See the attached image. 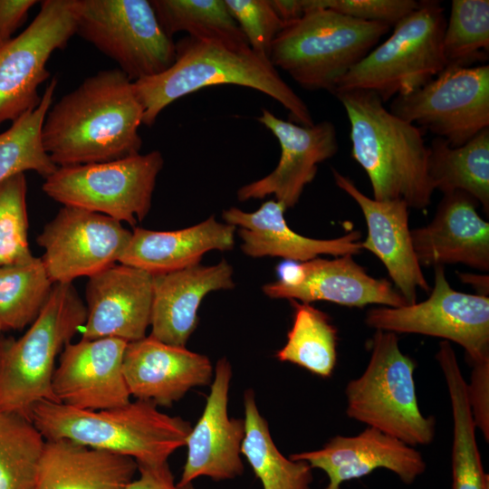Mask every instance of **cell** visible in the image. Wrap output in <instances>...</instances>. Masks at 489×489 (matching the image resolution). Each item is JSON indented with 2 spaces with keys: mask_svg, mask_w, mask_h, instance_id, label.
<instances>
[{
  "mask_svg": "<svg viewBox=\"0 0 489 489\" xmlns=\"http://www.w3.org/2000/svg\"><path fill=\"white\" fill-rule=\"evenodd\" d=\"M143 107L118 69L87 77L47 111L41 140L57 167L111 161L139 153Z\"/></svg>",
  "mask_w": 489,
  "mask_h": 489,
  "instance_id": "cell-1",
  "label": "cell"
},
{
  "mask_svg": "<svg viewBox=\"0 0 489 489\" xmlns=\"http://www.w3.org/2000/svg\"><path fill=\"white\" fill-rule=\"evenodd\" d=\"M175 44V62L167 71L133 82L144 110L142 124L151 127L159 113L175 101L220 84L261 91L281 103L295 123L314 124L306 103L283 81L271 61L258 56L250 47H235L188 35Z\"/></svg>",
  "mask_w": 489,
  "mask_h": 489,
  "instance_id": "cell-2",
  "label": "cell"
},
{
  "mask_svg": "<svg viewBox=\"0 0 489 489\" xmlns=\"http://www.w3.org/2000/svg\"><path fill=\"white\" fill-rule=\"evenodd\" d=\"M350 122L351 157L367 173L373 199L402 200L425 209L434 187L428 176V147L421 128L388 110L370 91L334 93Z\"/></svg>",
  "mask_w": 489,
  "mask_h": 489,
  "instance_id": "cell-3",
  "label": "cell"
},
{
  "mask_svg": "<svg viewBox=\"0 0 489 489\" xmlns=\"http://www.w3.org/2000/svg\"><path fill=\"white\" fill-rule=\"evenodd\" d=\"M28 418L46 441L68 440L92 449L133 458L138 465H159L186 445L191 425L162 413L151 401L83 410L39 401Z\"/></svg>",
  "mask_w": 489,
  "mask_h": 489,
  "instance_id": "cell-4",
  "label": "cell"
},
{
  "mask_svg": "<svg viewBox=\"0 0 489 489\" xmlns=\"http://www.w3.org/2000/svg\"><path fill=\"white\" fill-rule=\"evenodd\" d=\"M86 317V305L72 283H54L24 334L0 338V412L28 418L39 401L59 403L53 390L56 358Z\"/></svg>",
  "mask_w": 489,
  "mask_h": 489,
  "instance_id": "cell-5",
  "label": "cell"
},
{
  "mask_svg": "<svg viewBox=\"0 0 489 489\" xmlns=\"http://www.w3.org/2000/svg\"><path fill=\"white\" fill-rule=\"evenodd\" d=\"M391 26L314 8L284 24L270 61L302 88L333 93L340 79L361 61Z\"/></svg>",
  "mask_w": 489,
  "mask_h": 489,
  "instance_id": "cell-6",
  "label": "cell"
},
{
  "mask_svg": "<svg viewBox=\"0 0 489 489\" xmlns=\"http://www.w3.org/2000/svg\"><path fill=\"white\" fill-rule=\"evenodd\" d=\"M416 362L399 348L398 334L376 330L363 373L345 388L347 416L411 446H427L436 419L419 408Z\"/></svg>",
  "mask_w": 489,
  "mask_h": 489,
  "instance_id": "cell-7",
  "label": "cell"
},
{
  "mask_svg": "<svg viewBox=\"0 0 489 489\" xmlns=\"http://www.w3.org/2000/svg\"><path fill=\"white\" fill-rule=\"evenodd\" d=\"M446 24L439 1H418L417 8L393 26L390 36L340 79L332 94L366 90L385 102L421 88L446 68Z\"/></svg>",
  "mask_w": 489,
  "mask_h": 489,
  "instance_id": "cell-8",
  "label": "cell"
},
{
  "mask_svg": "<svg viewBox=\"0 0 489 489\" xmlns=\"http://www.w3.org/2000/svg\"><path fill=\"white\" fill-rule=\"evenodd\" d=\"M163 165L160 151L152 150L111 161L58 167L44 178L42 189L64 206L99 213L134 226L151 208Z\"/></svg>",
  "mask_w": 489,
  "mask_h": 489,
  "instance_id": "cell-9",
  "label": "cell"
},
{
  "mask_svg": "<svg viewBox=\"0 0 489 489\" xmlns=\"http://www.w3.org/2000/svg\"><path fill=\"white\" fill-rule=\"evenodd\" d=\"M76 34L119 64L130 81L152 77L175 62L176 43L148 0H73Z\"/></svg>",
  "mask_w": 489,
  "mask_h": 489,
  "instance_id": "cell-10",
  "label": "cell"
},
{
  "mask_svg": "<svg viewBox=\"0 0 489 489\" xmlns=\"http://www.w3.org/2000/svg\"><path fill=\"white\" fill-rule=\"evenodd\" d=\"M434 286L427 300L401 307L367 312L365 323L375 330L415 333L453 341L472 364L489 360V297L454 290L444 266L434 267Z\"/></svg>",
  "mask_w": 489,
  "mask_h": 489,
  "instance_id": "cell-11",
  "label": "cell"
},
{
  "mask_svg": "<svg viewBox=\"0 0 489 489\" xmlns=\"http://www.w3.org/2000/svg\"><path fill=\"white\" fill-rule=\"evenodd\" d=\"M389 111L460 147L489 128V65L446 66L412 93L395 97Z\"/></svg>",
  "mask_w": 489,
  "mask_h": 489,
  "instance_id": "cell-12",
  "label": "cell"
},
{
  "mask_svg": "<svg viewBox=\"0 0 489 489\" xmlns=\"http://www.w3.org/2000/svg\"><path fill=\"white\" fill-rule=\"evenodd\" d=\"M75 34L73 0H44L28 27L0 46V125L39 105L38 88L50 76L52 53Z\"/></svg>",
  "mask_w": 489,
  "mask_h": 489,
  "instance_id": "cell-13",
  "label": "cell"
},
{
  "mask_svg": "<svg viewBox=\"0 0 489 489\" xmlns=\"http://www.w3.org/2000/svg\"><path fill=\"white\" fill-rule=\"evenodd\" d=\"M130 238L131 231L105 215L62 206L36 241L51 281L72 283L119 263Z\"/></svg>",
  "mask_w": 489,
  "mask_h": 489,
  "instance_id": "cell-14",
  "label": "cell"
},
{
  "mask_svg": "<svg viewBox=\"0 0 489 489\" xmlns=\"http://www.w3.org/2000/svg\"><path fill=\"white\" fill-rule=\"evenodd\" d=\"M351 254L333 259L316 257L279 267L277 281L264 285L265 295L305 303L324 301L348 307L369 304L387 307L407 305L387 279L369 275Z\"/></svg>",
  "mask_w": 489,
  "mask_h": 489,
  "instance_id": "cell-15",
  "label": "cell"
},
{
  "mask_svg": "<svg viewBox=\"0 0 489 489\" xmlns=\"http://www.w3.org/2000/svg\"><path fill=\"white\" fill-rule=\"evenodd\" d=\"M257 120L277 139L280 159L266 177L241 187L237 198L247 201L273 195L286 209L292 208L304 187L314 179L318 165L337 153L335 126L328 120L302 126L282 120L265 109Z\"/></svg>",
  "mask_w": 489,
  "mask_h": 489,
  "instance_id": "cell-16",
  "label": "cell"
},
{
  "mask_svg": "<svg viewBox=\"0 0 489 489\" xmlns=\"http://www.w3.org/2000/svg\"><path fill=\"white\" fill-rule=\"evenodd\" d=\"M127 344L115 338L81 339L66 344L53 378L58 402L93 411L129 403L122 369Z\"/></svg>",
  "mask_w": 489,
  "mask_h": 489,
  "instance_id": "cell-17",
  "label": "cell"
},
{
  "mask_svg": "<svg viewBox=\"0 0 489 489\" xmlns=\"http://www.w3.org/2000/svg\"><path fill=\"white\" fill-rule=\"evenodd\" d=\"M231 379V365L222 358L216 362L203 413L186 440L187 454L177 482L180 485L190 484L201 476L223 481L244 473L241 445L244 422L230 417L227 411Z\"/></svg>",
  "mask_w": 489,
  "mask_h": 489,
  "instance_id": "cell-18",
  "label": "cell"
},
{
  "mask_svg": "<svg viewBox=\"0 0 489 489\" xmlns=\"http://www.w3.org/2000/svg\"><path fill=\"white\" fill-rule=\"evenodd\" d=\"M152 297L153 275L130 265L117 263L89 277L82 339L115 338L129 343L146 337Z\"/></svg>",
  "mask_w": 489,
  "mask_h": 489,
  "instance_id": "cell-19",
  "label": "cell"
},
{
  "mask_svg": "<svg viewBox=\"0 0 489 489\" xmlns=\"http://www.w3.org/2000/svg\"><path fill=\"white\" fill-rule=\"evenodd\" d=\"M289 457L323 471L329 478L323 489H340L344 482L364 477L379 468L393 472L405 484H412L427 468L416 447L369 427L356 436H335L320 449Z\"/></svg>",
  "mask_w": 489,
  "mask_h": 489,
  "instance_id": "cell-20",
  "label": "cell"
},
{
  "mask_svg": "<svg viewBox=\"0 0 489 489\" xmlns=\"http://www.w3.org/2000/svg\"><path fill=\"white\" fill-rule=\"evenodd\" d=\"M122 369L130 396L163 407H171L192 388L210 384L214 376L206 355L150 335L127 344Z\"/></svg>",
  "mask_w": 489,
  "mask_h": 489,
  "instance_id": "cell-21",
  "label": "cell"
},
{
  "mask_svg": "<svg viewBox=\"0 0 489 489\" xmlns=\"http://www.w3.org/2000/svg\"><path fill=\"white\" fill-rule=\"evenodd\" d=\"M339 188L360 206L367 225L362 250L373 253L386 267L396 290L407 304L417 302V290L430 292L411 238L408 206L402 200L379 201L363 194L347 176L331 169Z\"/></svg>",
  "mask_w": 489,
  "mask_h": 489,
  "instance_id": "cell-22",
  "label": "cell"
},
{
  "mask_svg": "<svg viewBox=\"0 0 489 489\" xmlns=\"http://www.w3.org/2000/svg\"><path fill=\"white\" fill-rule=\"evenodd\" d=\"M470 195L444 194L434 217L426 225L411 229L413 248L422 266L463 264L489 270V223L476 211Z\"/></svg>",
  "mask_w": 489,
  "mask_h": 489,
  "instance_id": "cell-23",
  "label": "cell"
},
{
  "mask_svg": "<svg viewBox=\"0 0 489 489\" xmlns=\"http://www.w3.org/2000/svg\"><path fill=\"white\" fill-rule=\"evenodd\" d=\"M285 210L283 204L271 199L254 212L230 207L223 212L222 217L225 223L238 227L241 249L253 258L273 256L302 263L321 254L354 255L361 252L359 231L332 239L307 237L289 227Z\"/></svg>",
  "mask_w": 489,
  "mask_h": 489,
  "instance_id": "cell-24",
  "label": "cell"
},
{
  "mask_svg": "<svg viewBox=\"0 0 489 489\" xmlns=\"http://www.w3.org/2000/svg\"><path fill=\"white\" fill-rule=\"evenodd\" d=\"M235 286L233 268L222 259L213 265L195 264L153 275L150 336L175 346L186 344L197 325V311L213 291Z\"/></svg>",
  "mask_w": 489,
  "mask_h": 489,
  "instance_id": "cell-25",
  "label": "cell"
},
{
  "mask_svg": "<svg viewBox=\"0 0 489 489\" xmlns=\"http://www.w3.org/2000/svg\"><path fill=\"white\" fill-rule=\"evenodd\" d=\"M236 227L211 216L183 229L155 231L135 227L119 263L152 275L181 270L201 262L210 251H230Z\"/></svg>",
  "mask_w": 489,
  "mask_h": 489,
  "instance_id": "cell-26",
  "label": "cell"
},
{
  "mask_svg": "<svg viewBox=\"0 0 489 489\" xmlns=\"http://www.w3.org/2000/svg\"><path fill=\"white\" fill-rule=\"evenodd\" d=\"M137 471L129 456L68 440L45 441L35 489H126Z\"/></svg>",
  "mask_w": 489,
  "mask_h": 489,
  "instance_id": "cell-27",
  "label": "cell"
},
{
  "mask_svg": "<svg viewBox=\"0 0 489 489\" xmlns=\"http://www.w3.org/2000/svg\"><path fill=\"white\" fill-rule=\"evenodd\" d=\"M436 360L446 380L452 409V489H489V475L484 469L476 441L467 382L448 341L439 342Z\"/></svg>",
  "mask_w": 489,
  "mask_h": 489,
  "instance_id": "cell-28",
  "label": "cell"
},
{
  "mask_svg": "<svg viewBox=\"0 0 489 489\" xmlns=\"http://www.w3.org/2000/svg\"><path fill=\"white\" fill-rule=\"evenodd\" d=\"M427 171L434 189L465 192L488 215L489 128L456 148L436 137L428 147Z\"/></svg>",
  "mask_w": 489,
  "mask_h": 489,
  "instance_id": "cell-29",
  "label": "cell"
},
{
  "mask_svg": "<svg viewBox=\"0 0 489 489\" xmlns=\"http://www.w3.org/2000/svg\"><path fill=\"white\" fill-rule=\"evenodd\" d=\"M244 436L241 454L260 480L263 489H311L312 468L302 460L284 456L275 446L265 418L256 406L253 389L244 394Z\"/></svg>",
  "mask_w": 489,
  "mask_h": 489,
  "instance_id": "cell-30",
  "label": "cell"
},
{
  "mask_svg": "<svg viewBox=\"0 0 489 489\" xmlns=\"http://www.w3.org/2000/svg\"><path fill=\"white\" fill-rule=\"evenodd\" d=\"M290 302L294 310L292 325L276 358L319 377H331L337 363V328L328 314L311 303Z\"/></svg>",
  "mask_w": 489,
  "mask_h": 489,
  "instance_id": "cell-31",
  "label": "cell"
},
{
  "mask_svg": "<svg viewBox=\"0 0 489 489\" xmlns=\"http://www.w3.org/2000/svg\"><path fill=\"white\" fill-rule=\"evenodd\" d=\"M150 3L161 27L171 38L178 32H187L191 37L250 47L225 0H150Z\"/></svg>",
  "mask_w": 489,
  "mask_h": 489,
  "instance_id": "cell-32",
  "label": "cell"
},
{
  "mask_svg": "<svg viewBox=\"0 0 489 489\" xmlns=\"http://www.w3.org/2000/svg\"><path fill=\"white\" fill-rule=\"evenodd\" d=\"M56 86L57 79L53 77L46 86L39 105L0 133V183L25 171H34L46 178L57 169L41 140L42 126L53 104Z\"/></svg>",
  "mask_w": 489,
  "mask_h": 489,
  "instance_id": "cell-33",
  "label": "cell"
},
{
  "mask_svg": "<svg viewBox=\"0 0 489 489\" xmlns=\"http://www.w3.org/2000/svg\"><path fill=\"white\" fill-rule=\"evenodd\" d=\"M41 257L0 266V329L22 330L39 315L53 287Z\"/></svg>",
  "mask_w": 489,
  "mask_h": 489,
  "instance_id": "cell-34",
  "label": "cell"
},
{
  "mask_svg": "<svg viewBox=\"0 0 489 489\" xmlns=\"http://www.w3.org/2000/svg\"><path fill=\"white\" fill-rule=\"evenodd\" d=\"M45 441L28 418L0 412V489H35Z\"/></svg>",
  "mask_w": 489,
  "mask_h": 489,
  "instance_id": "cell-35",
  "label": "cell"
},
{
  "mask_svg": "<svg viewBox=\"0 0 489 489\" xmlns=\"http://www.w3.org/2000/svg\"><path fill=\"white\" fill-rule=\"evenodd\" d=\"M442 50L446 67H469L475 62L488 59V0L452 1Z\"/></svg>",
  "mask_w": 489,
  "mask_h": 489,
  "instance_id": "cell-36",
  "label": "cell"
},
{
  "mask_svg": "<svg viewBox=\"0 0 489 489\" xmlns=\"http://www.w3.org/2000/svg\"><path fill=\"white\" fill-rule=\"evenodd\" d=\"M27 183L24 173L0 183V266L34 257L28 242Z\"/></svg>",
  "mask_w": 489,
  "mask_h": 489,
  "instance_id": "cell-37",
  "label": "cell"
},
{
  "mask_svg": "<svg viewBox=\"0 0 489 489\" xmlns=\"http://www.w3.org/2000/svg\"><path fill=\"white\" fill-rule=\"evenodd\" d=\"M251 50L270 60L273 43L284 26L270 0H225Z\"/></svg>",
  "mask_w": 489,
  "mask_h": 489,
  "instance_id": "cell-38",
  "label": "cell"
},
{
  "mask_svg": "<svg viewBox=\"0 0 489 489\" xmlns=\"http://www.w3.org/2000/svg\"><path fill=\"white\" fill-rule=\"evenodd\" d=\"M415 0H308L309 10L331 9L367 22L384 23L391 27L415 10Z\"/></svg>",
  "mask_w": 489,
  "mask_h": 489,
  "instance_id": "cell-39",
  "label": "cell"
},
{
  "mask_svg": "<svg viewBox=\"0 0 489 489\" xmlns=\"http://www.w3.org/2000/svg\"><path fill=\"white\" fill-rule=\"evenodd\" d=\"M467 383L469 405L476 428L489 441V360L472 364Z\"/></svg>",
  "mask_w": 489,
  "mask_h": 489,
  "instance_id": "cell-40",
  "label": "cell"
},
{
  "mask_svg": "<svg viewBox=\"0 0 489 489\" xmlns=\"http://www.w3.org/2000/svg\"><path fill=\"white\" fill-rule=\"evenodd\" d=\"M36 0H0V46L12 40L13 34L26 21Z\"/></svg>",
  "mask_w": 489,
  "mask_h": 489,
  "instance_id": "cell-41",
  "label": "cell"
},
{
  "mask_svg": "<svg viewBox=\"0 0 489 489\" xmlns=\"http://www.w3.org/2000/svg\"><path fill=\"white\" fill-rule=\"evenodd\" d=\"M139 475L126 489H194L192 484L180 485L169 469L168 464L159 465H138Z\"/></svg>",
  "mask_w": 489,
  "mask_h": 489,
  "instance_id": "cell-42",
  "label": "cell"
},
{
  "mask_svg": "<svg viewBox=\"0 0 489 489\" xmlns=\"http://www.w3.org/2000/svg\"><path fill=\"white\" fill-rule=\"evenodd\" d=\"M270 4L283 24L298 20L307 12L305 0H270Z\"/></svg>",
  "mask_w": 489,
  "mask_h": 489,
  "instance_id": "cell-43",
  "label": "cell"
},
{
  "mask_svg": "<svg viewBox=\"0 0 489 489\" xmlns=\"http://www.w3.org/2000/svg\"><path fill=\"white\" fill-rule=\"evenodd\" d=\"M460 281L471 285L477 291V294L488 296L489 293V277L488 274L470 273L457 272Z\"/></svg>",
  "mask_w": 489,
  "mask_h": 489,
  "instance_id": "cell-44",
  "label": "cell"
},
{
  "mask_svg": "<svg viewBox=\"0 0 489 489\" xmlns=\"http://www.w3.org/2000/svg\"><path fill=\"white\" fill-rule=\"evenodd\" d=\"M1 332H2V330L0 329V334H1Z\"/></svg>",
  "mask_w": 489,
  "mask_h": 489,
  "instance_id": "cell-45",
  "label": "cell"
}]
</instances>
